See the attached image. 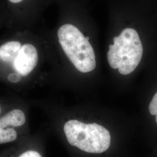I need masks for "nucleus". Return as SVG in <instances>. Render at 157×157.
Masks as SVG:
<instances>
[{
  "instance_id": "9d476101",
  "label": "nucleus",
  "mask_w": 157,
  "mask_h": 157,
  "mask_svg": "<svg viewBox=\"0 0 157 157\" xmlns=\"http://www.w3.org/2000/svg\"><path fill=\"white\" fill-rule=\"evenodd\" d=\"M11 101H7L6 100H1L0 98V117L2 115V113L6 111V108L10 105Z\"/></svg>"
},
{
  "instance_id": "6e6552de",
  "label": "nucleus",
  "mask_w": 157,
  "mask_h": 157,
  "mask_svg": "<svg viewBox=\"0 0 157 157\" xmlns=\"http://www.w3.org/2000/svg\"><path fill=\"white\" fill-rule=\"evenodd\" d=\"M7 15L6 8L1 0H0V28L6 27Z\"/></svg>"
},
{
  "instance_id": "423d86ee",
  "label": "nucleus",
  "mask_w": 157,
  "mask_h": 157,
  "mask_svg": "<svg viewBox=\"0 0 157 157\" xmlns=\"http://www.w3.org/2000/svg\"><path fill=\"white\" fill-rule=\"evenodd\" d=\"M7 15L9 30H33L48 0H1Z\"/></svg>"
},
{
  "instance_id": "20e7f679",
  "label": "nucleus",
  "mask_w": 157,
  "mask_h": 157,
  "mask_svg": "<svg viewBox=\"0 0 157 157\" xmlns=\"http://www.w3.org/2000/svg\"><path fill=\"white\" fill-rule=\"evenodd\" d=\"M143 47L140 36L134 29H124L113 38V44L109 45L107 59L112 69H118L124 75L132 73L140 62Z\"/></svg>"
},
{
  "instance_id": "0eeeda50",
  "label": "nucleus",
  "mask_w": 157,
  "mask_h": 157,
  "mask_svg": "<svg viewBox=\"0 0 157 157\" xmlns=\"http://www.w3.org/2000/svg\"><path fill=\"white\" fill-rule=\"evenodd\" d=\"M0 157H43V155L34 143L33 136L30 135L13 146L0 151Z\"/></svg>"
},
{
  "instance_id": "7ed1b4c3",
  "label": "nucleus",
  "mask_w": 157,
  "mask_h": 157,
  "mask_svg": "<svg viewBox=\"0 0 157 157\" xmlns=\"http://www.w3.org/2000/svg\"><path fill=\"white\" fill-rule=\"evenodd\" d=\"M63 132L69 145L87 154H104L111 146L109 132L96 123L71 119L64 124Z\"/></svg>"
},
{
  "instance_id": "f03ea898",
  "label": "nucleus",
  "mask_w": 157,
  "mask_h": 157,
  "mask_svg": "<svg viewBox=\"0 0 157 157\" xmlns=\"http://www.w3.org/2000/svg\"><path fill=\"white\" fill-rule=\"evenodd\" d=\"M56 38L65 56L79 72L88 73L95 69L93 48L75 25L62 23L56 30Z\"/></svg>"
},
{
  "instance_id": "f257e3e1",
  "label": "nucleus",
  "mask_w": 157,
  "mask_h": 157,
  "mask_svg": "<svg viewBox=\"0 0 157 157\" xmlns=\"http://www.w3.org/2000/svg\"><path fill=\"white\" fill-rule=\"evenodd\" d=\"M43 41L33 30H9L0 39V83L17 91L37 83Z\"/></svg>"
},
{
  "instance_id": "1a4fd4ad",
  "label": "nucleus",
  "mask_w": 157,
  "mask_h": 157,
  "mask_svg": "<svg viewBox=\"0 0 157 157\" xmlns=\"http://www.w3.org/2000/svg\"><path fill=\"white\" fill-rule=\"evenodd\" d=\"M149 111L152 115L156 116L155 121L157 123V92L154 95L149 105Z\"/></svg>"
},
{
  "instance_id": "39448f33",
  "label": "nucleus",
  "mask_w": 157,
  "mask_h": 157,
  "mask_svg": "<svg viewBox=\"0 0 157 157\" xmlns=\"http://www.w3.org/2000/svg\"><path fill=\"white\" fill-rule=\"evenodd\" d=\"M30 135L28 103L11 101L0 117V146L15 144Z\"/></svg>"
}]
</instances>
